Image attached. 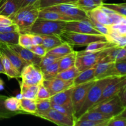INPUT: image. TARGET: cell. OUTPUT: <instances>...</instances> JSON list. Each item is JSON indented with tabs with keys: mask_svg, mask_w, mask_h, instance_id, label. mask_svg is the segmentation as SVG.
<instances>
[{
	"mask_svg": "<svg viewBox=\"0 0 126 126\" xmlns=\"http://www.w3.org/2000/svg\"><path fill=\"white\" fill-rule=\"evenodd\" d=\"M39 9L36 5H30L17 10L9 18L17 25L20 33H28L38 18Z\"/></svg>",
	"mask_w": 126,
	"mask_h": 126,
	"instance_id": "6da1fadb",
	"label": "cell"
},
{
	"mask_svg": "<svg viewBox=\"0 0 126 126\" xmlns=\"http://www.w3.org/2000/svg\"><path fill=\"white\" fill-rule=\"evenodd\" d=\"M113 78H106L100 79L95 81L92 86L89 90L86 99L81 106V108L78 112L75 114V121L78 119L82 114L89 110L94 106L97 104L102 95L104 88Z\"/></svg>",
	"mask_w": 126,
	"mask_h": 126,
	"instance_id": "7a4b0ae2",
	"label": "cell"
},
{
	"mask_svg": "<svg viewBox=\"0 0 126 126\" xmlns=\"http://www.w3.org/2000/svg\"><path fill=\"white\" fill-rule=\"evenodd\" d=\"M65 22V21L50 20L38 18L28 33L60 36L63 31H64Z\"/></svg>",
	"mask_w": 126,
	"mask_h": 126,
	"instance_id": "3957f363",
	"label": "cell"
},
{
	"mask_svg": "<svg viewBox=\"0 0 126 126\" xmlns=\"http://www.w3.org/2000/svg\"><path fill=\"white\" fill-rule=\"evenodd\" d=\"M113 47H112L95 52H87L84 50L77 52L75 66L79 72H81L86 69L95 66L108 54Z\"/></svg>",
	"mask_w": 126,
	"mask_h": 126,
	"instance_id": "277c9868",
	"label": "cell"
},
{
	"mask_svg": "<svg viewBox=\"0 0 126 126\" xmlns=\"http://www.w3.org/2000/svg\"><path fill=\"white\" fill-rule=\"evenodd\" d=\"M60 37L63 42H66L72 46H87L93 42L107 41V37L103 34H86L65 30L63 31Z\"/></svg>",
	"mask_w": 126,
	"mask_h": 126,
	"instance_id": "5b68a950",
	"label": "cell"
},
{
	"mask_svg": "<svg viewBox=\"0 0 126 126\" xmlns=\"http://www.w3.org/2000/svg\"><path fill=\"white\" fill-rule=\"evenodd\" d=\"M86 13L90 19H92L105 25L116 24L126 20V17L103 7L102 5L97 6Z\"/></svg>",
	"mask_w": 126,
	"mask_h": 126,
	"instance_id": "8992f818",
	"label": "cell"
},
{
	"mask_svg": "<svg viewBox=\"0 0 126 126\" xmlns=\"http://www.w3.org/2000/svg\"><path fill=\"white\" fill-rule=\"evenodd\" d=\"M43 9L59 12L68 17L70 21L89 19L87 13L74 4H60Z\"/></svg>",
	"mask_w": 126,
	"mask_h": 126,
	"instance_id": "52a82bcc",
	"label": "cell"
},
{
	"mask_svg": "<svg viewBox=\"0 0 126 126\" xmlns=\"http://www.w3.org/2000/svg\"><path fill=\"white\" fill-rule=\"evenodd\" d=\"M126 109V107L123 105L118 95H116L108 100L95 105L90 110L98 111L113 117L120 114Z\"/></svg>",
	"mask_w": 126,
	"mask_h": 126,
	"instance_id": "ba28073f",
	"label": "cell"
},
{
	"mask_svg": "<svg viewBox=\"0 0 126 126\" xmlns=\"http://www.w3.org/2000/svg\"><path fill=\"white\" fill-rule=\"evenodd\" d=\"M21 84L25 85H39L43 82L44 77L38 65L28 64L25 66L20 73Z\"/></svg>",
	"mask_w": 126,
	"mask_h": 126,
	"instance_id": "9c48e42d",
	"label": "cell"
},
{
	"mask_svg": "<svg viewBox=\"0 0 126 126\" xmlns=\"http://www.w3.org/2000/svg\"><path fill=\"white\" fill-rule=\"evenodd\" d=\"M95 81H89L81 84L75 86L73 87L71 94V101L75 114L78 112L83 104L89 90L95 82Z\"/></svg>",
	"mask_w": 126,
	"mask_h": 126,
	"instance_id": "30bf717a",
	"label": "cell"
},
{
	"mask_svg": "<svg viewBox=\"0 0 126 126\" xmlns=\"http://www.w3.org/2000/svg\"><path fill=\"white\" fill-rule=\"evenodd\" d=\"M125 86H126V76L114 77L105 86L97 104L113 98L118 94L121 89Z\"/></svg>",
	"mask_w": 126,
	"mask_h": 126,
	"instance_id": "8fae6325",
	"label": "cell"
},
{
	"mask_svg": "<svg viewBox=\"0 0 126 126\" xmlns=\"http://www.w3.org/2000/svg\"><path fill=\"white\" fill-rule=\"evenodd\" d=\"M64 30L86 34H102L97 30L95 29L91 23L90 19L68 21L65 22Z\"/></svg>",
	"mask_w": 126,
	"mask_h": 126,
	"instance_id": "7c38bea8",
	"label": "cell"
},
{
	"mask_svg": "<svg viewBox=\"0 0 126 126\" xmlns=\"http://www.w3.org/2000/svg\"><path fill=\"white\" fill-rule=\"evenodd\" d=\"M36 116L46 119L58 126H74L75 125V121L73 119L62 114L52 108H50L44 113L38 114Z\"/></svg>",
	"mask_w": 126,
	"mask_h": 126,
	"instance_id": "4fadbf2b",
	"label": "cell"
},
{
	"mask_svg": "<svg viewBox=\"0 0 126 126\" xmlns=\"http://www.w3.org/2000/svg\"><path fill=\"white\" fill-rule=\"evenodd\" d=\"M43 84L49 91L50 97L74 86L73 81H66L55 77L44 79Z\"/></svg>",
	"mask_w": 126,
	"mask_h": 126,
	"instance_id": "5bb4252c",
	"label": "cell"
},
{
	"mask_svg": "<svg viewBox=\"0 0 126 126\" xmlns=\"http://www.w3.org/2000/svg\"><path fill=\"white\" fill-rule=\"evenodd\" d=\"M110 77H119L114 70V62H104L101 60L95 65V79L97 80Z\"/></svg>",
	"mask_w": 126,
	"mask_h": 126,
	"instance_id": "9a60e30c",
	"label": "cell"
},
{
	"mask_svg": "<svg viewBox=\"0 0 126 126\" xmlns=\"http://www.w3.org/2000/svg\"><path fill=\"white\" fill-rule=\"evenodd\" d=\"M0 51L7 57L9 61L20 73H21V71L25 66L28 65L8 44L0 43Z\"/></svg>",
	"mask_w": 126,
	"mask_h": 126,
	"instance_id": "2e32d148",
	"label": "cell"
},
{
	"mask_svg": "<svg viewBox=\"0 0 126 126\" xmlns=\"http://www.w3.org/2000/svg\"><path fill=\"white\" fill-rule=\"evenodd\" d=\"M27 64L39 65L42 57L36 55L28 48L23 47L17 44H8Z\"/></svg>",
	"mask_w": 126,
	"mask_h": 126,
	"instance_id": "e0dca14e",
	"label": "cell"
},
{
	"mask_svg": "<svg viewBox=\"0 0 126 126\" xmlns=\"http://www.w3.org/2000/svg\"><path fill=\"white\" fill-rule=\"evenodd\" d=\"M73 87L65 90L63 91H62V92H59V93L51 96L49 98L50 103L64 106V107L73 110L72 105V101H71V94H72Z\"/></svg>",
	"mask_w": 126,
	"mask_h": 126,
	"instance_id": "ac0fdd59",
	"label": "cell"
},
{
	"mask_svg": "<svg viewBox=\"0 0 126 126\" xmlns=\"http://www.w3.org/2000/svg\"><path fill=\"white\" fill-rule=\"evenodd\" d=\"M126 59V49L125 47H113L108 54L102 60L108 62L122 60Z\"/></svg>",
	"mask_w": 126,
	"mask_h": 126,
	"instance_id": "d6986e66",
	"label": "cell"
},
{
	"mask_svg": "<svg viewBox=\"0 0 126 126\" xmlns=\"http://www.w3.org/2000/svg\"><path fill=\"white\" fill-rule=\"evenodd\" d=\"M1 61L3 65L5 75L9 79H18L20 78V73L15 68L7 57L0 51Z\"/></svg>",
	"mask_w": 126,
	"mask_h": 126,
	"instance_id": "ffe728a7",
	"label": "cell"
},
{
	"mask_svg": "<svg viewBox=\"0 0 126 126\" xmlns=\"http://www.w3.org/2000/svg\"><path fill=\"white\" fill-rule=\"evenodd\" d=\"M95 66H94L81 71L73 80L74 86L89 81H95Z\"/></svg>",
	"mask_w": 126,
	"mask_h": 126,
	"instance_id": "44dd1931",
	"label": "cell"
},
{
	"mask_svg": "<svg viewBox=\"0 0 126 126\" xmlns=\"http://www.w3.org/2000/svg\"><path fill=\"white\" fill-rule=\"evenodd\" d=\"M17 10L15 0H0V15L9 17Z\"/></svg>",
	"mask_w": 126,
	"mask_h": 126,
	"instance_id": "7402d4cb",
	"label": "cell"
},
{
	"mask_svg": "<svg viewBox=\"0 0 126 126\" xmlns=\"http://www.w3.org/2000/svg\"><path fill=\"white\" fill-rule=\"evenodd\" d=\"M73 50V46L66 42H63L60 45L48 50L46 54H51V55H55L58 57H62L70 54Z\"/></svg>",
	"mask_w": 126,
	"mask_h": 126,
	"instance_id": "603a6c76",
	"label": "cell"
},
{
	"mask_svg": "<svg viewBox=\"0 0 126 126\" xmlns=\"http://www.w3.org/2000/svg\"><path fill=\"white\" fill-rule=\"evenodd\" d=\"M38 18L45 20H60L65 21V22L70 21L68 17H65L59 12L44 9L39 10Z\"/></svg>",
	"mask_w": 126,
	"mask_h": 126,
	"instance_id": "cb8c5ba5",
	"label": "cell"
},
{
	"mask_svg": "<svg viewBox=\"0 0 126 126\" xmlns=\"http://www.w3.org/2000/svg\"><path fill=\"white\" fill-rule=\"evenodd\" d=\"M77 52L73 50L70 54L62 57L59 61V72L75 66Z\"/></svg>",
	"mask_w": 126,
	"mask_h": 126,
	"instance_id": "d4e9b609",
	"label": "cell"
},
{
	"mask_svg": "<svg viewBox=\"0 0 126 126\" xmlns=\"http://www.w3.org/2000/svg\"><path fill=\"white\" fill-rule=\"evenodd\" d=\"M39 85H25L20 83L21 98L36 99Z\"/></svg>",
	"mask_w": 126,
	"mask_h": 126,
	"instance_id": "484cf974",
	"label": "cell"
},
{
	"mask_svg": "<svg viewBox=\"0 0 126 126\" xmlns=\"http://www.w3.org/2000/svg\"><path fill=\"white\" fill-rule=\"evenodd\" d=\"M112 117L108 114H104L102 112L98 111L89 110L86 113L81 115V116L78 119L82 120H92V121H102L105 119H110ZM78 120V119H77Z\"/></svg>",
	"mask_w": 126,
	"mask_h": 126,
	"instance_id": "4316f807",
	"label": "cell"
},
{
	"mask_svg": "<svg viewBox=\"0 0 126 126\" xmlns=\"http://www.w3.org/2000/svg\"><path fill=\"white\" fill-rule=\"evenodd\" d=\"M4 106L9 111L15 112L18 114H25L21 109L20 98L18 97H7L4 101Z\"/></svg>",
	"mask_w": 126,
	"mask_h": 126,
	"instance_id": "83f0119b",
	"label": "cell"
},
{
	"mask_svg": "<svg viewBox=\"0 0 126 126\" xmlns=\"http://www.w3.org/2000/svg\"><path fill=\"white\" fill-rule=\"evenodd\" d=\"M42 36L43 39L42 45L47 49V51L63 43V41L59 36L42 35Z\"/></svg>",
	"mask_w": 126,
	"mask_h": 126,
	"instance_id": "f1b7e54d",
	"label": "cell"
},
{
	"mask_svg": "<svg viewBox=\"0 0 126 126\" xmlns=\"http://www.w3.org/2000/svg\"><path fill=\"white\" fill-rule=\"evenodd\" d=\"M114 46H118L108 41H100L93 42L88 44L84 50L87 52H95Z\"/></svg>",
	"mask_w": 126,
	"mask_h": 126,
	"instance_id": "f546056e",
	"label": "cell"
},
{
	"mask_svg": "<svg viewBox=\"0 0 126 126\" xmlns=\"http://www.w3.org/2000/svg\"><path fill=\"white\" fill-rule=\"evenodd\" d=\"M79 71L75 66L66 70L60 71L57 74L55 78L66 81H73L75 78L79 74Z\"/></svg>",
	"mask_w": 126,
	"mask_h": 126,
	"instance_id": "4dcf8cb0",
	"label": "cell"
},
{
	"mask_svg": "<svg viewBox=\"0 0 126 126\" xmlns=\"http://www.w3.org/2000/svg\"><path fill=\"white\" fill-rule=\"evenodd\" d=\"M20 107L22 110L25 113L34 114L36 112V100L21 98Z\"/></svg>",
	"mask_w": 126,
	"mask_h": 126,
	"instance_id": "1f68e13d",
	"label": "cell"
},
{
	"mask_svg": "<svg viewBox=\"0 0 126 126\" xmlns=\"http://www.w3.org/2000/svg\"><path fill=\"white\" fill-rule=\"evenodd\" d=\"M78 0H38L35 4L39 10L60 4H75Z\"/></svg>",
	"mask_w": 126,
	"mask_h": 126,
	"instance_id": "d6a6232c",
	"label": "cell"
},
{
	"mask_svg": "<svg viewBox=\"0 0 126 126\" xmlns=\"http://www.w3.org/2000/svg\"><path fill=\"white\" fill-rule=\"evenodd\" d=\"M59 61L53 63L51 65H49L46 67L41 68L42 73L43 75L44 79H48L55 78L57 74L59 73Z\"/></svg>",
	"mask_w": 126,
	"mask_h": 126,
	"instance_id": "836d02e7",
	"label": "cell"
},
{
	"mask_svg": "<svg viewBox=\"0 0 126 126\" xmlns=\"http://www.w3.org/2000/svg\"><path fill=\"white\" fill-rule=\"evenodd\" d=\"M19 32L0 33V43L7 44H18Z\"/></svg>",
	"mask_w": 126,
	"mask_h": 126,
	"instance_id": "e575fe53",
	"label": "cell"
},
{
	"mask_svg": "<svg viewBox=\"0 0 126 126\" xmlns=\"http://www.w3.org/2000/svg\"><path fill=\"white\" fill-rule=\"evenodd\" d=\"M102 6L108 9L115 12L116 13L126 17V3H102Z\"/></svg>",
	"mask_w": 126,
	"mask_h": 126,
	"instance_id": "d590c367",
	"label": "cell"
},
{
	"mask_svg": "<svg viewBox=\"0 0 126 126\" xmlns=\"http://www.w3.org/2000/svg\"><path fill=\"white\" fill-rule=\"evenodd\" d=\"M110 119L102 121L78 119V120L75 121L74 126H107L108 122H109V120Z\"/></svg>",
	"mask_w": 126,
	"mask_h": 126,
	"instance_id": "8d00e7d4",
	"label": "cell"
},
{
	"mask_svg": "<svg viewBox=\"0 0 126 126\" xmlns=\"http://www.w3.org/2000/svg\"><path fill=\"white\" fill-rule=\"evenodd\" d=\"M36 112L34 116L44 113L51 108V103L49 98L46 99H36Z\"/></svg>",
	"mask_w": 126,
	"mask_h": 126,
	"instance_id": "74e56055",
	"label": "cell"
},
{
	"mask_svg": "<svg viewBox=\"0 0 126 126\" xmlns=\"http://www.w3.org/2000/svg\"><path fill=\"white\" fill-rule=\"evenodd\" d=\"M106 37L107 41L113 43L118 46H126V35H121L116 33H111Z\"/></svg>",
	"mask_w": 126,
	"mask_h": 126,
	"instance_id": "f35d334b",
	"label": "cell"
},
{
	"mask_svg": "<svg viewBox=\"0 0 126 126\" xmlns=\"http://www.w3.org/2000/svg\"><path fill=\"white\" fill-rule=\"evenodd\" d=\"M74 4L77 6L79 8L83 10L86 12L91 11L97 6H100L94 0H78Z\"/></svg>",
	"mask_w": 126,
	"mask_h": 126,
	"instance_id": "ab89813d",
	"label": "cell"
},
{
	"mask_svg": "<svg viewBox=\"0 0 126 126\" xmlns=\"http://www.w3.org/2000/svg\"><path fill=\"white\" fill-rule=\"evenodd\" d=\"M126 109L118 115L113 116L109 120L107 126H126Z\"/></svg>",
	"mask_w": 126,
	"mask_h": 126,
	"instance_id": "60d3db41",
	"label": "cell"
},
{
	"mask_svg": "<svg viewBox=\"0 0 126 126\" xmlns=\"http://www.w3.org/2000/svg\"><path fill=\"white\" fill-rule=\"evenodd\" d=\"M7 97L6 96L0 95V118L2 119H9L18 114L17 113L9 111L6 109L4 106V101Z\"/></svg>",
	"mask_w": 126,
	"mask_h": 126,
	"instance_id": "b9f144b4",
	"label": "cell"
},
{
	"mask_svg": "<svg viewBox=\"0 0 126 126\" xmlns=\"http://www.w3.org/2000/svg\"><path fill=\"white\" fill-rule=\"evenodd\" d=\"M111 33H116L121 35H126V20L116 24L108 25Z\"/></svg>",
	"mask_w": 126,
	"mask_h": 126,
	"instance_id": "7bdbcfd3",
	"label": "cell"
},
{
	"mask_svg": "<svg viewBox=\"0 0 126 126\" xmlns=\"http://www.w3.org/2000/svg\"><path fill=\"white\" fill-rule=\"evenodd\" d=\"M18 44L25 48H29L33 45L32 35L30 33H20L18 36Z\"/></svg>",
	"mask_w": 126,
	"mask_h": 126,
	"instance_id": "ee69618b",
	"label": "cell"
},
{
	"mask_svg": "<svg viewBox=\"0 0 126 126\" xmlns=\"http://www.w3.org/2000/svg\"><path fill=\"white\" fill-rule=\"evenodd\" d=\"M62 57H58L55 55H51V54H46L45 56L43 57L39 64V67L41 68L46 67L49 65H51L53 63L60 60Z\"/></svg>",
	"mask_w": 126,
	"mask_h": 126,
	"instance_id": "f6af8a7d",
	"label": "cell"
},
{
	"mask_svg": "<svg viewBox=\"0 0 126 126\" xmlns=\"http://www.w3.org/2000/svg\"><path fill=\"white\" fill-rule=\"evenodd\" d=\"M114 68L118 76H126V59L114 62Z\"/></svg>",
	"mask_w": 126,
	"mask_h": 126,
	"instance_id": "bcb514c9",
	"label": "cell"
},
{
	"mask_svg": "<svg viewBox=\"0 0 126 126\" xmlns=\"http://www.w3.org/2000/svg\"><path fill=\"white\" fill-rule=\"evenodd\" d=\"M90 20H91V23H92V25L94 27L95 29L97 30L102 34L107 36H108L110 33V31L108 25H105L100 23L92 19H90Z\"/></svg>",
	"mask_w": 126,
	"mask_h": 126,
	"instance_id": "7dc6e473",
	"label": "cell"
},
{
	"mask_svg": "<svg viewBox=\"0 0 126 126\" xmlns=\"http://www.w3.org/2000/svg\"><path fill=\"white\" fill-rule=\"evenodd\" d=\"M50 97V94L46 87L43 85V82L39 84L36 99H46Z\"/></svg>",
	"mask_w": 126,
	"mask_h": 126,
	"instance_id": "c3c4849f",
	"label": "cell"
},
{
	"mask_svg": "<svg viewBox=\"0 0 126 126\" xmlns=\"http://www.w3.org/2000/svg\"><path fill=\"white\" fill-rule=\"evenodd\" d=\"M28 49L36 55L41 57L45 56L47 52V49L43 45H32Z\"/></svg>",
	"mask_w": 126,
	"mask_h": 126,
	"instance_id": "681fc988",
	"label": "cell"
},
{
	"mask_svg": "<svg viewBox=\"0 0 126 126\" xmlns=\"http://www.w3.org/2000/svg\"><path fill=\"white\" fill-rule=\"evenodd\" d=\"M15 1L17 4L18 9H19L26 6L34 4L38 0H15Z\"/></svg>",
	"mask_w": 126,
	"mask_h": 126,
	"instance_id": "f907efd6",
	"label": "cell"
},
{
	"mask_svg": "<svg viewBox=\"0 0 126 126\" xmlns=\"http://www.w3.org/2000/svg\"><path fill=\"white\" fill-rule=\"evenodd\" d=\"M12 24L13 22L9 17L0 15V27H6Z\"/></svg>",
	"mask_w": 126,
	"mask_h": 126,
	"instance_id": "816d5d0a",
	"label": "cell"
},
{
	"mask_svg": "<svg viewBox=\"0 0 126 126\" xmlns=\"http://www.w3.org/2000/svg\"><path fill=\"white\" fill-rule=\"evenodd\" d=\"M117 95L123 105L126 107V86L122 87Z\"/></svg>",
	"mask_w": 126,
	"mask_h": 126,
	"instance_id": "f5cc1de1",
	"label": "cell"
},
{
	"mask_svg": "<svg viewBox=\"0 0 126 126\" xmlns=\"http://www.w3.org/2000/svg\"><path fill=\"white\" fill-rule=\"evenodd\" d=\"M33 45H42L43 44V36L41 34H31Z\"/></svg>",
	"mask_w": 126,
	"mask_h": 126,
	"instance_id": "db71d44e",
	"label": "cell"
},
{
	"mask_svg": "<svg viewBox=\"0 0 126 126\" xmlns=\"http://www.w3.org/2000/svg\"><path fill=\"white\" fill-rule=\"evenodd\" d=\"M0 74H4L5 75V71L4 70L3 65H2V61H1V54H0Z\"/></svg>",
	"mask_w": 126,
	"mask_h": 126,
	"instance_id": "11a10c76",
	"label": "cell"
},
{
	"mask_svg": "<svg viewBox=\"0 0 126 126\" xmlns=\"http://www.w3.org/2000/svg\"><path fill=\"white\" fill-rule=\"evenodd\" d=\"M4 89V82L2 79L0 78V91H2Z\"/></svg>",
	"mask_w": 126,
	"mask_h": 126,
	"instance_id": "9f6ffc18",
	"label": "cell"
},
{
	"mask_svg": "<svg viewBox=\"0 0 126 126\" xmlns=\"http://www.w3.org/2000/svg\"><path fill=\"white\" fill-rule=\"evenodd\" d=\"M94 1L95 2H97V3L99 5H102V3L103 2V1H102V0H94Z\"/></svg>",
	"mask_w": 126,
	"mask_h": 126,
	"instance_id": "6f0895ef",
	"label": "cell"
},
{
	"mask_svg": "<svg viewBox=\"0 0 126 126\" xmlns=\"http://www.w3.org/2000/svg\"><path fill=\"white\" fill-rule=\"evenodd\" d=\"M0 120H2V118H0Z\"/></svg>",
	"mask_w": 126,
	"mask_h": 126,
	"instance_id": "680465c9",
	"label": "cell"
},
{
	"mask_svg": "<svg viewBox=\"0 0 126 126\" xmlns=\"http://www.w3.org/2000/svg\"><path fill=\"white\" fill-rule=\"evenodd\" d=\"M106 1V0H103V2H104V1Z\"/></svg>",
	"mask_w": 126,
	"mask_h": 126,
	"instance_id": "91938a15",
	"label": "cell"
},
{
	"mask_svg": "<svg viewBox=\"0 0 126 126\" xmlns=\"http://www.w3.org/2000/svg\"><path fill=\"white\" fill-rule=\"evenodd\" d=\"M102 1H103V0H102Z\"/></svg>",
	"mask_w": 126,
	"mask_h": 126,
	"instance_id": "94428289",
	"label": "cell"
},
{
	"mask_svg": "<svg viewBox=\"0 0 126 126\" xmlns=\"http://www.w3.org/2000/svg\"></svg>",
	"mask_w": 126,
	"mask_h": 126,
	"instance_id": "6125c7cd",
	"label": "cell"
}]
</instances>
